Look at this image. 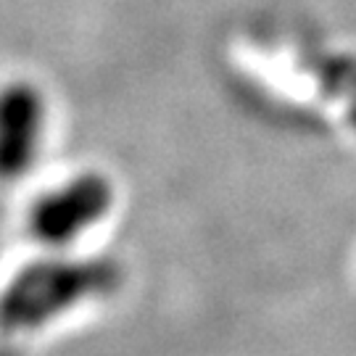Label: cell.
<instances>
[{"instance_id":"cell-4","label":"cell","mask_w":356,"mask_h":356,"mask_svg":"<svg viewBox=\"0 0 356 356\" xmlns=\"http://www.w3.org/2000/svg\"><path fill=\"white\" fill-rule=\"evenodd\" d=\"M296 72L304 74L314 88L346 116L356 132V53L304 45L296 51Z\"/></svg>"},{"instance_id":"cell-2","label":"cell","mask_w":356,"mask_h":356,"mask_svg":"<svg viewBox=\"0 0 356 356\" xmlns=\"http://www.w3.org/2000/svg\"><path fill=\"white\" fill-rule=\"evenodd\" d=\"M116 191L101 172H82L42 193L29 209V232L48 248H69L114 209Z\"/></svg>"},{"instance_id":"cell-1","label":"cell","mask_w":356,"mask_h":356,"mask_svg":"<svg viewBox=\"0 0 356 356\" xmlns=\"http://www.w3.org/2000/svg\"><path fill=\"white\" fill-rule=\"evenodd\" d=\"M122 267L114 259H48L22 269L0 293V330L29 332L66 312L114 293Z\"/></svg>"},{"instance_id":"cell-3","label":"cell","mask_w":356,"mask_h":356,"mask_svg":"<svg viewBox=\"0 0 356 356\" xmlns=\"http://www.w3.org/2000/svg\"><path fill=\"white\" fill-rule=\"evenodd\" d=\"M48 129V101L42 90L26 79L0 88V182L29 175L38 164Z\"/></svg>"}]
</instances>
